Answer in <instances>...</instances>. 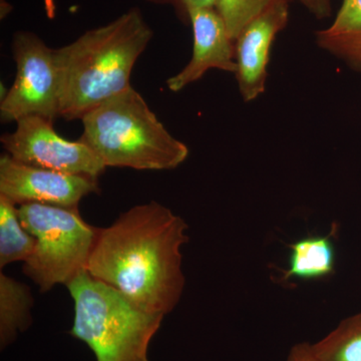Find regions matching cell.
<instances>
[{"label": "cell", "mask_w": 361, "mask_h": 361, "mask_svg": "<svg viewBox=\"0 0 361 361\" xmlns=\"http://www.w3.org/2000/svg\"><path fill=\"white\" fill-rule=\"evenodd\" d=\"M285 361H318L313 353L311 344L301 342L292 346Z\"/></svg>", "instance_id": "cell-19"}, {"label": "cell", "mask_w": 361, "mask_h": 361, "mask_svg": "<svg viewBox=\"0 0 361 361\" xmlns=\"http://www.w3.org/2000/svg\"><path fill=\"white\" fill-rule=\"evenodd\" d=\"M85 142L106 167L172 170L189 156L184 142L170 134L130 85L85 114Z\"/></svg>", "instance_id": "cell-3"}, {"label": "cell", "mask_w": 361, "mask_h": 361, "mask_svg": "<svg viewBox=\"0 0 361 361\" xmlns=\"http://www.w3.org/2000/svg\"><path fill=\"white\" fill-rule=\"evenodd\" d=\"M317 20H324L331 16V0H298Z\"/></svg>", "instance_id": "cell-18"}, {"label": "cell", "mask_w": 361, "mask_h": 361, "mask_svg": "<svg viewBox=\"0 0 361 361\" xmlns=\"http://www.w3.org/2000/svg\"><path fill=\"white\" fill-rule=\"evenodd\" d=\"M193 30V56L182 71L167 80L169 90L180 92L201 80L211 68L236 73L235 40L216 7L194 8L189 13Z\"/></svg>", "instance_id": "cell-10"}, {"label": "cell", "mask_w": 361, "mask_h": 361, "mask_svg": "<svg viewBox=\"0 0 361 361\" xmlns=\"http://www.w3.org/2000/svg\"><path fill=\"white\" fill-rule=\"evenodd\" d=\"M16 123L14 132L2 135L0 139L13 160L32 167L94 178L106 170L103 161L85 142L63 139L51 121L28 116Z\"/></svg>", "instance_id": "cell-7"}, {"label": "cell", "mask_w": 361, "mask_h": 361, "mask_svg": "<svg viewBox=\"0 0 361 361\" xmlns=\"http://www.w3.org/2000/svg\"><path fill=\"white\" fill-rule=\"evenodd\" d=\"M99 192L97 178L32 167L6 153L0 158V196L16 205L39 203L78 208L82 198Z\"/></svg>", "instance_id": "cell-8"}, {"label": "cell", "mask_w": 361, "mask_h": 361, "mask_svg": "<svg viewBox=\"0 0 361 361\" xmlns=\"http://www.w3.org/2000/svg\"><path fill=\"white\" fill-rule=\"evenodd\" d=\"M336 248L329 236H308L289 246L288 268L283 280H317L334 274Z\"/></svg>", "instance_id": "cell-12"}, {"label": "cell", "mask_w": 361, "mask_h": 361, "mask_svg": "<svg viewBox=\"0 0 361 361\" xmlns=\"http://www.w3.org/2000/svg\"><path fill=\"white\" fill-rule=\"evenodd\" d=\"M320 49L361 71V0H342L334 23L316 32Z\"/></svg>", "instance_id": "cell-11"}, {"label": "cell", "mask_w": 361, "mask_h": 361, "mask_svg": "<svg viewBox=\"0 0 361 361\" xmlns=\"http://www.w3.org/2000/svg\"><path fill=\"white\" fill-rule=\"evenodd\" d=\"M11 51L16 77L0 104L2 122L39 116L54 123L59 116L61 82L54 49L30 32L14 35Z\"/></svg>", "instance_id": "cell-6"}, {"label": "cell", "mask_w": 361, "mask_h": 361, "mask_svg": "<svg viewBox=\"0 0 361 361\" xmlns=\"http://www.w3.org/2000/svg\"><path fill=\"white\" fill-rule=\"evenodd\" d=\"M33 296L30 287L0 273V348H8L32 324Z\"/></svg>", "instance_id": "cell-13"}, {"label": "cell", "mask_w": 361, "mask_h": 361, "mask_svg": "<svg viewBox=\"0 0 361 361\" xmlns=\"http://www.w3.org/2000/svg\"><path fill=\"white\" fill-rule=\"evenodd\" d=\"M311 348L318 361H361V313L344 319Z\"/></svg>", "instance_id": "cell-15"}, {"label": "cell", "mask_w": 361, "mask_h": 361, "mask_svg": "<svg viewBox=\"0 0 361 361\" xmlns=\"http://www.w3.org/2000/svg\"><path fill=\"white\" fill-rule=\"evenodd\" d=\"M23 227L35 237V249L23 271L44 293L68 285L87 270L99 228L85 222L78 208L30 203L18 206Z\"/></svg>", "instance_id": "cell-5"}, {"label": "cell", "mask_w": 361, "mask_h": 361, "mask_svg": "<svg viewBox=\"0 0 361 361\" xmlns=\"http://www.w3.org/2000/svg\"><path fill=\"white\" fill-rule=\"evenodd\" d=\"M288 1H279L256 16L235 39L237 82L244 102L264 92L271 47L289 20Z\"/></svg>", "instance_id": "cell-9"}, {"label": "cell", "mask_w": 361, "mask_h": 361, "mask_svg": "<svg viewBox=\"0 0 361 361\" xmlns=\"http://www.w3.org/2000/svg\"><path fill=\"white\" fill-rule=\"evenodd\" d=\"M35 237L23 227L18 207L0 196V268L11 263L25 262L35 249Z\"/></svg>", "instance_id": "cell-14"}, {"label": "cell", "mask_w": 361, "mask_h": 361, "mask_svg": "<svg viewBox=\"0 0 361 361\" xmlns=\"http://www.w3.org/2000/svg\"><path fill=\"white\" fill-rule=\"evenodd\" d=\"M187 230L182 217L156 201L133 207L99 228L87 271L142 310L166 316L184 291Z\"/></svg>", "instance_id": "cell-1"}, {"label": "cell", "mask_w": 361, "mask_h": 361, "mask_svg": "<svg viewBox=\"0 0 361 361\" xmlns=\"http://www.w3.org/2000/svg\"><path fill=\"white\" fill-rule=\"evenodd\" d=\"M279 1L291 2L293 0H217L216 9L235 40L252 20Z\"/></svg>", "instance_id": "cell-16"}, {"label": "cell", "mask_w": 361, "mask_h": 361, "mask_svg": "<svg viewBox=\"0 0 361 361\" xmlns=\"http://www.w3.org/2000/svg\"><path fill=\"white\" fill-rule=\"evenodd\" d=\"M152 37L153 30L134 7L70 44L54 49L61 82L59 116L82 120L130 87L133 68Z\"/></svg>", "instance_id": "cell-2"}, {"label": "cell", "mask_w": 361, "mask_h": 361, "mask_svg": "<svg viewBox=\"0 0 361 361\" xmlns=\"http://www.w3.org/2000/svg\"><path fill=\"white\" fill-rule=\"evenodd\" d=\"M75 304L70 334L97 361H149V348L165 316L135 305L87 270L66 285Z\"/></svg>", "instance_id": "cell-4"}, {"label": "cell", "mask_w": 361, "mask_h": 361, "mask_svg": "<svg viewBox=\"0 0 361 361\" xmlns=\"http://www.w3.org/2000/svg\"><path fill=\"white\" fill-rule=\"evenodd\" d=\"M149 4L158 6H172L180 20L189 23V13L192 9L200 7H216L217 0H146Z\"/></svg>", "instance_id": "cell-17"}]
</instances>
